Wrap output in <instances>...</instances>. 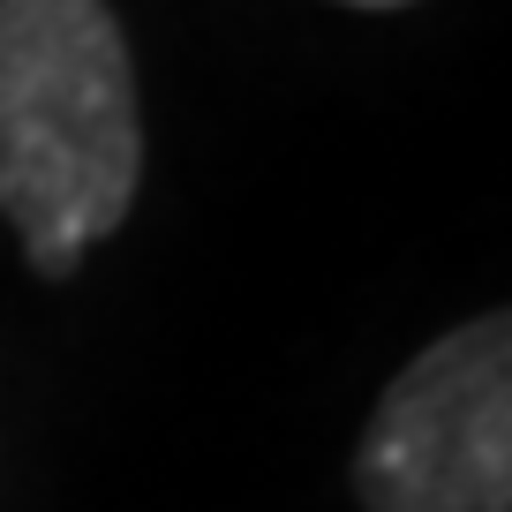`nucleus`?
<instances>
[{
  "label": "nucleus",
  "mask_w": 512,
  "mask_h": 512,
  "mask_svg": "<svg viewBox=\"0 0 512 512\" xmlns=\"http://www.w3.org/2000/svg\"><path fill=\"white\" fill-rule=\"evenodd\" d=\"M144 181V121L106 0H0V219L46 279L106 241Z\"/></svg>",
  "instance_id": "f257e3e1"
},
{
  "label": "nucleus",
  "mask_w": 512,
  "mask_h": 512,
  "mask_svg": "<svg viewBox=\"0 0 512 512\" xmlns=\"http://www.w3.org/2000/svg\"><path fill=\"white\" fill-rule=\"evenodd\" d=\"M369 512H512V324L445 332L392 377L354 445Z\"/></svg>",
  "instance_id": "f03ea898"
},
{
  "label": "nucleus",
  "mask_w": 512,
  "mask_h": 512,
  "mask_svg": "<svg viewBox=\"0 0 512 512\" xmlns=\"http://www.w3.org/2000/svg\"><path fill=\"white\" fill-rule=\"evenodd\" d=\"M354 8H400V0H354Z\"/></svg>",
  "instance_id": "7ed1b4c3"
}]
</instances>
